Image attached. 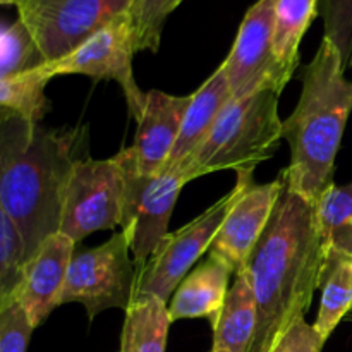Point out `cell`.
<instances>
[{"label":"cell","instance_id":"2","mask_svg":"<svg viewBox=\"0 0 352 352\" xmlns=\"http://www.w3.org/2000/svg\"><path fill=\"white\" fill-rule=\"evenodd\" d=\"M86 131L47 129L17 113L0 116V203L19 229L26 261L60 229L72 167L88 157Z\"/></svg>","mask_w":352,"mask_h":352},{"label":"cell","instance_id":"1","mask_svg":"<svg viewBox=\"0 0 352 352\" xmlns=\"http://www.w3.org/2000/svg\"><path fill=\"white\" fill-rule=\"evenodd\" d=\"M323 261L315 205L284 184L244 268L258 309L251 352H268L296 320L305 318L320 289Z\"/></svg>","mask_w":352,"mask_h":352},{"label":"cell","instance_id":"14","mask_svg":"<svg viewBox=\"0 0 352 352\" xmlns=\"http://www.w3.org/2000/svg\"><path fill=\"white\" fill-rule=\"evenodd\" d=\"M192 95L175 96L151 89L146 93L131 146L136 168L141 174H157L167 164L177 141L186 110Z\"/></svg>","mask_w":352,"mask_h":352},{"label":"cell","instance_id":"27","mask_svg":"<svg viewBox=\"0 0 352 352\" xmlns=\"http://www.w3.org/2000/svg\"><path fill=\"white\" fill-rule=\"evenodd\" d=\"M323 346L325 342L320 339L313 325H308L305 318H299L268 352H322Z\"/></svg>","mask_w":352,"mask_h":352},{"label":"cell","instance_id":"22","mask_svg":"<svg viewBox=\"0 0 352 352\" xmlns=\"http://www.w3.org/2000/svg\"><path fill=\"white\" fill-rule=\"evenodd\" d=\"M26 251L19 229L0 203V305L16 296L23 278Z\"/></svg>","mask_w":352,"mask_h":352},{"label":"cell","instance_id":"23","mask_svg":"<svg viewBox=\"0 0 352 352\" xmlns=\"http://www.w3.org/2000/svg\"><path fill=\"white\" fill-rule=\"evenodd\" d=\"M182 0H133L129 14L133 21L138 52H157L167 17Z\"/></svg>","mask_w":352,"mask_h":352},{"label":"cell","instance_id":"5","mask_svg":"<svg viewBox=\"0 0 352 352\" xmlns=\"http://www.w3.org/2000/svg\"><path fill=\"white\" fill-rule=\"evenodd\" d=\"M124 168L122 232L138 268L143 267L168 234L172 210L188 179L179 168L164 167L157 174H141L131 148L117 153Z\"/></svg>","mask_w":352,"mask_h":352},{"label":"cell","instance_id":"13","mask_svg":"<svg viewBox=\"0 0 352 352\" xmlns=\"http://www.w3.org/2000/svg\"><path fill=\"white\" fill-rule=\"evenodd\" d=\"M76 243L62 232L48 236L24 263L23 278L14 298L19 301L36 329L60 306V296L74 256Z\"/></svg>","mask_w":352,"mask_h":352},{"label":"cell","instance_id":"16","mask_svg":"<svg viewBox=\"0 0 352 352\" xmlns=\"http://www.w3.org/2000/svg\"><path fill=\"white\" fill-rule=\"evenodd\" d=\"M229 81L222 67L217 69L201 86L198 91L192 93L191 103L186 110L177 141L168 157L165 167L179 168L205 141L212 131L217 117L223 110V107L232 100Z\"/></svg>","mask_w":352,"mask_h":352},{"label":"cell","instance_id":"10","mask_svg":"<svg viewBox=\"0 0 352 352\" xmlns=\"http://www.w3.org/2000/svg\"><path fill=\"white\" fill-rule=\"evenodd\" d=\"M136 54V36L127 10L100 28L71 54L55 62H47L41 69L50 79L64 74H82L119 82L131 116L138 120L143 112L146 93L141 91L133 74V58Z\"/></svg>","mask_w":352,"mask_h":352},{"label":"cell","instance_id":"24","mask_svg":"<svg viewBox=\"0 0 352 352\" xmlns=\"http://www.w3.org/2000/svg\"><path fill=\"white\" fill-rule=\"evenodd\" d=\"M45 64L26 28L16 21L0 26V79L21 74Z\"/></svg>","mask_w":352,"mask_h":352},{"label":"cell","instance_id":"28","mask_svg":"<svg viewBox=\"0 0 352 352\" xmlns=\"http://www.w3.org/2000/svg\"><path fill=\"white\" fill-rule=\"evenodd\" d=\"M19 0H0V6H16Z\"/></svg>","mask_w":352,"mask_h":352},{"label":"cell","instance_id":"25","mask_svg":"<svg viewBox=\"0 0 352 352\" xmlns=\"http://www.w3.org/2000/svg\"><path fill=\"white\" fill-rule=\"evenodd\" d=\"M323 38L339 52L344 71L352 67V0H320Z\"/></svg>","mask_w":352,"mask_h":352},{"label":"cell","instance_id":"15","mask_svg":"<svg viewBox=\"0 0 352 352\" xmlns=\"http://www.w3.org/2000/svg\"><path fill=\"white\" fill-rule=\"evenodd\" d=\"M232 274L229 265L208 254L206 260L186 275L172 294L168 306L172 322L184 318H206L212 327L215 325L226 302Z\"/></svg>","mask_w":352,"mask_h":352},{"label":"cell","instance_id":"8","mask_svg":"<svg viewBox=\"0 0 352 352\" xmlns=\"http://www.w3.org/2000/svg\"><path fill=\"white\" fill-rule=\"evenodd\" d=\"M243 189V179L237 175L236 186L208 210L186 223L175 232H168L158 244L150 260L138 268L134 298L155 296L167 302L179 287L191 267L210 251L213 237L226 220L230 206Z\"/></svg>","mask_w":352,"mask_h":352},{"label":"cell","instance_id":"19","mask_svg":"<svg viewBox=\"0 0 352 352\" xmlns=\"http://www.w3.org/2000/svg\"><path fill=\"white\" fill-rule=\"evenodd\" d=\"M320 289L322 302L313 329L327 342L340 320L352 309V258L330 251L323 261Z\"/></svg>","mask_w":352,"mask_h":352},{"label":"cell","instance_id":"21","mask_svg":"<svg viewBox=\"0 0 352 352\" xmlns=\"http://www.w3.org/2000/svg\"><path fill=\"white\" fill-rule=\"evenodd\" d=\"M315 213L323 254L337 251L352 258V182H333L316 201Z\"/></svg>","mask_w":352,"mask_h":352},{"label":"cell","instance_id":"20","mask_svg":"<svg viewBox=\"0 0 352 352\" xmlns=\"http://www.w3.org/2000/svg\"><path fill=\"white\" fill-rule=\"evenodd\" d=\"M320 0H275L274 54L292 78L299 65V47L311 21L318 16Z\"/></svg>","mask_w":352,"mask_h":352},{"label":"cell","instance_id":"11","mask_svg":"<svg viewBox=\"0 0 352 352\" xmlns=\"http://www.w3.org/2000/svg\"><path fill=\"white\" fill-rule=\"evenodd\" d=\"M274 14L275 0H256L244 16L236 41L220 65L234 98L265 89L280 95L291 81L274 54Z\"/></svg>","mask_w":352,"mask_h":352},{"label":"cell","instance_id":"12","mask_svg":"<svg viewBox=\"0 0 352 352\" xmlns=\"http://www.w3.org/2000/svg\"><path fill=\"white\" fill-rule=\"evenodd\" d=\"M254 170H239L243 189L230 206L208 253L229 265L234 275L246 268L258 239L267 229L277 199L284 189L282 174L274 182L256 184Z\"/></svg>","mask_w":352,"mask_h":352},{"label":"cell","instance_id":"18","mask_svg":"<svg viewBox=\"0 0 352 352\" xmlns=\"http://www.w3.org/2000/svg\"><path fill=\"white\" fill-rule=\"evenodd\" d=\"M170 323L167 302L155 296L133 298L126 309L119 352H165Z\"/></svg>","mask_w":352,"mask_h":352},{"label":"cell","instance_id":"4","mask_svg":"<svg viewBox=\"0 0 352 352\" xmlns=\"http://www.w3.org/2000/svg\"><path fill=\"white\" fill-rule=\"evenodd\" d=\"M282 140L278 93L272 89L232 98L201 146L179 167L192 181L217 170H254L277 151Z\"/></svg>","mask_w":352,"mask_h":352},{"label":"cell","instance_id":"17","mask_svg":"<svg viewBox=\"0 0 352 352\" xmlns=\"http://www.w3.org/2000/svg\"><path fill=\"white\" fill-rule=\"evenodd\" d=\"M256 323V298L250 277L243 270L236 274L219 320L213 325L212 351L251 352Z\"/></svg>","mask_w":352,"mask_h":352},{"label":"cell","instance_id":"7","mask_svg":"<svg viewBox=\"0 0 352 352\" xmlns=\"http://www.w3.org/2000/svg\"><path fill=\"white\" fill-rule=\"evenodd\" d=\"M129 253L124 232H116L102 246L74 253L60 305L79 302L86 308L89 320L109 308L126 311L138 282V270Z\"/></svg>","mask_w":352,"mask_h":352},{"label":"cell","instance_id":"29","mask_svg":"<svg viewBox=\"0 0 352 352\" xmlns=\"http://www.w3.org/2000/svg\"><path fill=\"white\" fill-rule=\"evenodd\" d=\"M212 352H222V351H212Z\"/></svg>","mask_w":352,"mask_h":352},{"label":"cell","instance_id":"26","mask_svg":"<svg viewBox=\"0 0 352 352\" xmlns=\"http://www.w3.org/2000/svg\"><path fill=\"white\" fill-rule=\"evenodd\" d=\"M34 327L16 298L0 305V352H26Z\"/></svg>","mask_w":352,"mask_h":352},{"label":"cell","instance_id":"3","mask_svg":"<svg viewBox=\"0 0 352 352\" xmlns=\"http://www.w3.org/2000/svg\"><path fill=\"white\" fill-rule=\"evenodd\" d=\"M351 112L352 82L346 79L339 52L323 38L302 71L298 105L282 120L291 164L280 174L292 192L313 205L333 184L336 157Z\"/></svg>","mask_w":352,"mask_h":352},{"label":"cell","instance_id":"9","mask_svg":"<svg viewBox=\"0 0 352 352\" xmlns=\"http://www.w3.org/2000/svg\"><path fill=\"white\" fill-rule=\"evenodd\" d=\"M122 203L124 168L119 157L81 158L65 188L58 232L78 244L93 232L116 229L122 222Z\"/></svg>","mask_w":352,"mask_h":352},{"label":"cell","instance_id":"6","mask_svg":"<svg viewBox=\"0 0 352 352\" xmlns=\"http://www.w3.org/2000/svg\"><path fill=\"white\" fill-rule=\"evenodd\" d=\"M131 6L133 0H19L16 9L47 64L71 54Z\"/></svg>","mask_w":352,"mask_h":352}]
</instances>
